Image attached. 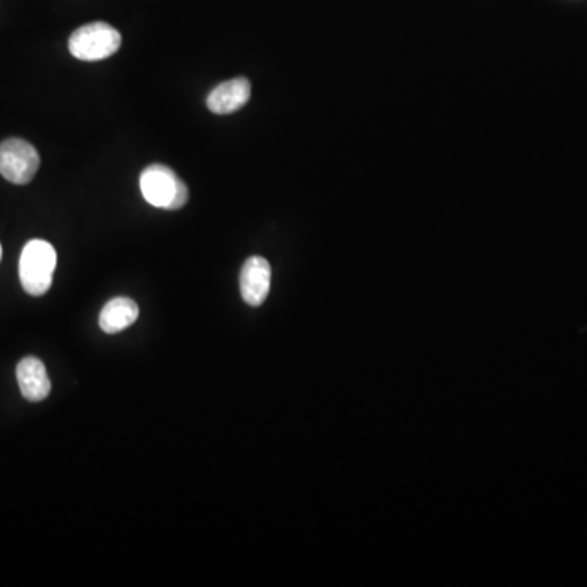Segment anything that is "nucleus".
<instances>
[{
    "instance_id": "nucleus-6",
    "label": "nucleus",
    "mask_w": 587,
    "mask_h": 587,
    "mask_svg": "<svg viewBox=\"0 0 587 587\" xmlns=\"http://www.w3.org/2000/svg\"><path fill=\"white\" fill-rule=\"evenodd\" d=\"M250 95H252L250 80L239 77V79L227 80L217 85L216 89L209 93L206 105L214 115H230L247 105Z\"/></svg>"
},
{
    "instance_id": "nucleus-2",
    "label": "nucleus",
    "mask_w": 587,
    "mask_h": 587,
    "mask_svg": "<svg viewBox=\"0 0 587 587\" xmlns=\"http://www.w3.org/2000/svg\"><path fill=\"white\" fill-rule=\"evenodd\" d=\"M141 193L154 208L177 211L188 203L190 191L185 181L167 165L154 164L141 173Z\"/></svg>"
},
{
    "instance_id": "nucleus-3",
    "label": "nucleus",
    "mask_w": 587,
    "mask_h": 587,
    "mask_svg": "<svg viewBox=\"0 0 587 587\" xmlns=\"http://www.w3.org/2000/svg\"><path fill=\"white\" fill-rule=\"evenodd\" d=\"M120 48V31L105 22L89 23L77 28L69 38V51L79 61H102L113 56Z\"/></svg>"
},
{
    "instance_id": "nucleus-7",
    "label": "nucleus",
    "mask_w": 587,
    "mask_h": 587,
    "mask_svg": "<svg viewBox=\"0 0 587 587\" xmlns=\"http://www.w3.org/2000/svg\"><path fill=\"white\" fill-rule=\"evenodd\" d=\"M17 382L20 392L28 402H43L51 393V380L45 364L33 356L18 362Z\"/></svg>"
},
{
    "instance_id": "nucleus-8",
    "label": "nucleus",
    "mask_w": 587,
    "mask_h": 587,
    "mask_svg": "<svg viewBox=\"0 0 587 587\" xmlns=\"http://www.w3.org/2000/svg\"><path fill=\"white\" fill-rule=\"evenodd\" d=\"M137 317H139V307L133 299L116 297L103 307L98 323L103 332L115 335L134 325Z\"/></svg>"
},
{
    "instance_id": "nucleus-5",
    "label": "nucleus",
    "mask_w": 587,
    "mask_h": 587,
    "mask_svg": "<svg viewBox=\"0 0 587 587\" xmlns=\"http://www.w3.org/2000/svg\"><path fill=\"white\" fill-rule=\"evenodd\" d=\"M271 266L263 256H252L243 263L240 271V292L243 301L260 307L270 294Z\"/></svg>"
},
{
    "instance_id": "nucleus-4",
    "label": "nucleus",
    "mask_w": 587,
    "mask_h": 587,
    "mask_svg": "<svg viewBox=\"0 0 587 587\" xmlns=\"http://www.w3.org/2000/svg\"><path fill=\"white\" fill-rule=\"evenodd\" d=\"M40 168V154L30 142L10 137L0 144V175L14 185H28Z\"/></svg>"
},
{
    "instance_id": "nucleus-1",
    "label": "nucleus",
    "mask_w": 587,
    "mask_h": 587,
    "mask_svg": "<svg viewBox=\"0 0 587 587\" xmlns=\"http://www.w3.org/2000/svg\"><path fill=\"white\" fill-rule=\"evenodd\" d=\"M58 255L51 243L45 240H30L20 256V281L30 296H43L53 284Z\"/></svg>"
},
{
    "instance_id": "nucleus-9",
    "label": "nucleus",
    "mask_w": 587,
    "mask_h": 587,
    "mask_svg": "<svg viewBox=\"0 0 587 587\" xmlns=\"http://www.w3.org/2000/svg\"><path fill=\"white\" fill-rule=\"evenodd\" d=\"M0 260H2V247H0Z\"/></svg>"
}]
</instances>
